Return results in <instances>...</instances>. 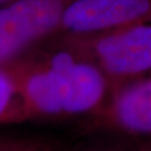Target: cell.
I'll return each instance as SVG.
<instances>
[{
	"label": "cell",
	"mask_w": 151,
	"mask_h": 151,
	"mask_svg": "<svg viewBox=\"0 0 151 151\" xmlns=\"http://www.w3.org/2000/svg\"><path fill=\"white\" fill-rule=\"evenodd\" d=\"M72 48L55 53L25 75L20 92L32 112L95 115L109 101L112 85L108 76L73 43Z\"/></svg>",
	"instance_id": "obj_1"
},
{
	"label": "cell",
	"mask_w": 151,
	"mask_h": 151,
	"mask_svg": "<svg viewBox=\"0 0 151 151\" xmlns=\"http://www.w3.org/2000/svg\"><path fill=\"white\" fill-rule=\"evenodd\" d=\"M72 40L101 67L112 91L151 75V22Z\"/></svg>",
	"instance_id": "obj_2"
},
{
	"label": "cell",
	"mask_w": 151,
	"mask_h": 151,
	"mask_svg": "<svg viewBox=\"0 0 151 151\" xmlns=\"http://www.w3.org/2000/svg\"><path fill=\"white\" fill-rule=\"evenodd\" d=\"M70 0H12L0 5V65L60 29Z\"/></svg>",
	"instance_id": "obj_3"
},
{
	"label": "cell",
	"mask_w": 151,
	"mask_h": 151,
	"mask_svg": "<svg viewBox=\"0 0 151 151\" xmlns=\"http://www.w3.org/2000/svg\"><path fill=\"white\" fill-rule=\"evenodd\" d=\"M151 22V0H70L60 29L70 38Z\"/></svg>",
	"instance_id": "obj_4"
},
{
	"label": "cell",
	"mask_w": 151,
	"mask_h": 151,
	"mask_svg": "<svg viewBox=\"0 0 151 151\" xmlns=\"http://www.w3.org/2000/svg\"><path fill=\"white\" fill-rule=\"evenodd\" d=\"M103 129L130 137H151V75L115 88L94 115Z\"/></svg>",
	"instance_id": "obj_5"
},
{
	"label": "cell",
	"mask_w": 151,
	"mask_h": 151,
	"mask_svg": "<svg viewBox=\"0 0 151 151\" xmlns=\"http://www.w3.org/2000/svg\"><path fill=\"white\" fill-rule=\"evenodd\" d=\"M17 92V83L15 78L6 70L0 67V119L4 118Z\"/></svg>",
	"instance_id": "obj_6"
},
{
	"label": "cell",
	"mask_w": 151,
	"mask_h": 151,
	"mask_svg": "<svg viewBox=\"0 0 151 151\" xmlns=\"http://www.w3.org/2000/svg\"><path fill=\"white\" fill-rule=\"evenodd\" d=\"M94 151H129V150L123 145L114 143V145H110V146L100 147V149H96V150Z\"/></svg>",
	"instance_id": "obj_7"
},
{
	"label": "cell",
	"mask_w": 151,
	"mask_h": 151,
	"mask_svg": "<svg viewBox=\"0 0 151 151\" xmlns=\"http://www.w3.org/2000/svg\"><path fill=\"white\" fill-rule=\"evenodd\" d=\"M135 151H151V137L145 138L141 141Z\"/></svg>",
	"instance_id": "obj_8"
},
{
	"label": "cell",
	"mask_w": 151,
	"mask_h": 151,
	"mask_svg": "<svg viewBox=\"0 0 151 151\" xmlns=\"http://www.w3.org/2000/svg\"><path fill=\"white\" fill-rule=\"evenodd\" d=\"M12 0H0V5H4V4H7V2H10Z\"/></svg>",
	"instance_id": "obj_9"
}]
</instances>
